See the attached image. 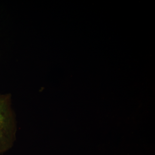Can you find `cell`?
I'll use <instances>...</instances> for the list:
<instances>
[{"label": "cell", "mask_w": 155, "mask_h": 155, "mask_svg": "<svg viewBox=\"0 0 155 155\" xmlns=\"http://www.w3.org/2000/svg\"><path fill=\"white\" fill-rule=\"evenodd\" d=\"M10 96L0 94V154L11 147L14 137V120Z\"/></svg>", "instance_id": "6da1fadb"}]
</instances>
